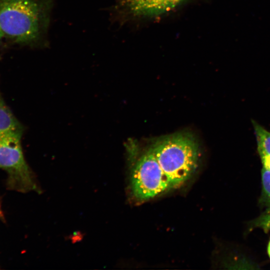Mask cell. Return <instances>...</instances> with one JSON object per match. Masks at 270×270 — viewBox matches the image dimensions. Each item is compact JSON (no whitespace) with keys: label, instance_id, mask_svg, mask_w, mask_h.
Returning <instances> with one entry per match:
<instances>
[{"label":"cell","instance_id":"obj_1","mask_svg":"<svg viewBox=\"0 0 270 270\" xmlns=\"http://www.w3.org/2000/svg\"><path fill=\"white\" fill-rule=\"evenodd\" d=\"M53 8L54 0H0L4 38L21 45L46 48Z\"/></svg>","mask_w":270,"mask_h":270},{"label":"cell","instance_id":"obj_2","mask_svg":"<svg viewBox=\"0 0 270 270\" xmlns=\"http://www.w3.org/2000/svg\"><path fill=\"white\" fill-rule=\"evenodd\" d=\"M171 188L188 180L196 170L200 151L190 134L178 133L158 141L152 146Z\"/></svg>","mask_w":270,"mask_h":270},{"label":"cell","instance_id":"obj_3","mask_svg":"<svg viewBox=\"0 0 270 270\" xmlns=\"http://www.w3.org/2000/svg\"><path fill=\"white\" fill-rule=\"evenodd\" d=\"M134 162L131 176V190L136 200H148L171 189L152 147Z\"/></svg>","mask_w":270,"mask_h":270},{"label":"cell","instance_id":"obj_4","mask_svg":"<svg viewBox=\"0 0 270 270\" xmlns=\"http://www.w3.org/2000/svg\"><path fill=\"white\" fill-rule=\"evenodd\" d=\"M14 136L0 138V168L9 174L10 184L22 191L36 189L23 154L20 138Z\"/></svg>","mask_w":270,"mask_h":270},{"label":"cell","instance_id":"obj_5","mask_svg":"<svg viewBox=\"0 0 270 270\" xmlns=\"http://www.w3.org/2000/svg\"><path fill=\"white\" fill-rule=\"evenodd\" d=\"M185 0H115L113 14L154 17L170 12Z\"/></svg>","mask_w":270,"mask_h":270},{"label":"cell","instance_id":"obj_6","mask_svg":"<svg viewBox=\"0 0 270 270\" xmlns=\"http://www.w3.org/2000/svg\"><path fill=\"white\" fill-rule=\"evenodd\" d=\"M22 132L21 124L0 98V138L22 136Z\"/></svg>","mask_w":270,"mask_h":270},{"label":"cell","instance_id":"obj_7","mask_svg":"<svg viewBox=\"0 0 270 270\" xmlns=\"http://www.w3.org/2000/svg\"><path fill=\"white\" fill-rule=\"evenodd\" d=\"M252 124L259 155L270 156V132L255 121Z\"/></svg>","mask_w":270,"mask_h":270},{"label":"cell","instance_id":"obj_8","mask_svg":"<svg viewBox=\"0 0 270 270\" xmlns=\"http://www.w3.org/2000/svg\"><path fill=\"white\" fill-rule=\"evenodd\" d=\"M262 192L260 202L270 208V171L262 168Z\"/></svg>","mask_w":270,"mask_h":270},{"label":"cell","instance_id":"obj_9","mask_svg":"<svg viewBox=\"0 0 270 270\" xmlns=\"http://www.w3.org/2000/svg\"><path fill=\"white\" fill-rule=\"evenodd\" d=\"M250 226L262 228L266 232L270 230V208L250 222Z\"/></svg>","mask_w":270,"mask_h":270},{"label":"cell","instance_id":"obj_10","mask_svg":"<svg viewBox=\"0 0 270 270\" xmlns=\"http://www.w3.org/2000/svg\"><path fill=\"white\" fill-rule=\"evenodd\" d=\"M260 156L261 158L263 168L266 170L270 171V156L260 155Z\"/></svg>","mask_w":270,"mask_h":270},{"label":"cell","instance_id":"obj_11","mask_svg":"<svg viewBox=\"0 0 270 270\" xmlns=\"http://www.w3.org/2000/svg\"><path fill=\"white\" fill-rule=\"evenodd\" d=\"M268 253L270 258V240L268 242Z\"/></svg>","mask_w":270,"mask_h":270},{"label":"cell","instance_id":"obj_12","mask_svg":"<svg viewBox=\"0 0 270 270\" xmlns=\"http://www.w3.org/2000/svg\"><path fill=\"white\" fill-rule=\"evenodd\" d=\"M4 38L3 34L0 30V41L2 40V38Z\"/></svg>","mask_w":270,"mask_h":270}]
</instances>
